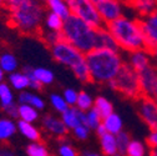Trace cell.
<instances>
[{"label": "cell", "instance_id": "cell-45", "mask_svg": "<svg viewBox=\"0 0 157 156\" xmlns=\"http://www.w3.org/2000/svg\"><path fill=\"white\" fill-rule=\"evenodd\" d=\"M82 156H104L101 152H95V151H84Z\"/></svg>", "mask_w": 157, "mask_h": 156}, {"label": "cell", "instance_id": "cell-19", "mask_svg": "<svg viewBox=\"0 0 157 156\" xmlns=\"http://www.w3.org/2000/svg\"><path fill=\"white\" fill-rule=\"evenodd\" d=\"M45 5L49 8L50 13L57 15L59 18H61L64 21L71 15L69 4H67V2H64V0H48Z\"/></svg>", "mask_w": 157, "mask_h": 156}, {"label": "cell", "instance_id": "cell-36", "mask_svg": "<svg viewBox=\"0 0 157 156\" xmlns=\"http://www.w3.org/2000/svg\"><path fill=\"white\" fill-rule=\"evenodd\" d=\"M41 39L44 40V43L48 45V46H54L55 44L60 43L63 39V34L61 33H56V31H49V30H45L41 33Z\"/></svg>", "mask_w": 157, "mask_h": 156}, {"label": "cell", "instance_id": "cell-5", "mask_svg": "<svg viewBox=\"0 0 157 156\" xmlns=\"http://www.w3.org/2000/svg\"><path fill=\"white\" fill-rule=\"evenodd\" d=\"M50 51L54 60L57 61L59 64L67 66L81 83L91 81L86 63V55L84 53L77 50L65 40H61L60 43L51 46Z\"/></svg>", "mask_w": 157, "mask_h": 156}, {"label": "cell", "instance_id": "cell-10", "mask_svg": "<svg viewBox=\"0 0 157 156\" xmlns=\"http://www.w3.org/2000/svg\"><path fill=\"white\" fill-rule=\"evenodd\" d=\"M139 83L141 89V95L151 97L157 86V66L150 65L147 69L139 72Z\"/></svg>", "mask_w": 157, "mask_h": 156}, {"label": "cell", "instance_id": "cell-15", "mask_svg": "<svg viewBox=\"0 0 157 156\" xmlns=\"http://www.w3.org/2000/svg\"><path fill=\"white\" fill-rule=\"evenodd\" d=\"M126 5L135 9L141 18H146L157 10V2L155 0H137V2L126 3Z\"/></svg>", "mask_w": 157, "mask_h": 156}, {"label": "cell", "instance_id": "cell-30", "mask_svg": "<svg viewBox=\"0 0 157 156\" xmlns=\"http://www.w3.org/2000/svg\"><path fill=\"white\" fill-rule=\"evenodd\" d=\"M13 104H14V94L11 88L8 84L2 83L0 84V105H2L3 109H5Z\"/></svg>", "mask_w": 157, "mask_h": 156}, {"label": "cell", "instance_id": "cell-47", "mask_svg": "<svg viewBox=\"0 0 157 156\" xmlns=\"http://www.w3.org/2000/svg\"><path fill=\"white\" fill-rule=\"evenodd\" d=\"M150 53H151V55L155 57V59L157 60V46H156V48H153V49H152Z\"/></svg>", "mask_w": 157, "mask_h": 156}, {"label": "cell", "instance_id": "cell-22", "mask_svg": "<svg viewBox=\"0 0 157 156\" xmlns=\"http://www.w3.org/2000/svg\"><path fill=\"white\" fill-rule=\"evenodd\" d=\"M16 131H17V126L14 123V120L6 118L0 119V141L10 140Z\"/></svg>", "mask_w": 157, "mask_h": 156}, {"label": "cell", "instance_id": "cell-34", "mask_svg": "<svg viewBox=\"0 0 157 156\" xmlns=\"http://www.w3.org/2000/svg\"><path fill=\"white\" fill-rule=\"evenodd\" d=\"M101 124H102V118L94 107L86 112V125L90 127V130H96Z\"/></svg>", "mask_w": 157, "mask_h": 156}, {"label": "cell", "instance_id": "cell-1", "mask_svg": "<svg viewBox=\"0 0 157 156\" xmlns=\"http://www.w3.org/2000/svg\"><path fill=\"white\" fill-rule=\"evenodd\" d=\"M90 79L97 84H110L125 65L119 50L95 49L86 54Z\"/></svg>", "mask_w": 157, "mask_h": 156}, {"label": "cell", "instance_id": "cell-42", "mask_svg": "<svg viewBox=\"0 0 157 156\" xmlns=\"http://www.w3.org/2000/svg\"><path fill=\"white\" fill-rule=\"evenodd\" d=\"M147 145L150 149H157V129L150 131L147 136Z\"/></svg>", "mask_w": 157, "mask_h": 156}, {"label": "cell", "instance_id": "cell-35", "mask_svg": "<svg viewBox=\"0 0 157 156\" xmlns=\"http://www.w3.org/2000/svg\"><path fill=\"white\" fill-rule=\"evenodd\" d=\"M116 140H117V150L121 156H126V151L128 147V144L131 141L130 135L125 131H121L120 134L116 135Z\"/></svg>", "mask_w": 157, "mask_h": 156}, {"label": "cell", "instance_id": "cell-21", "mask_svg": "<svg viewBox=\"0 0 157 156\" xmlns=\"http://www.w3.org/2000/svg\"><path fill=\"white\" fill-rule=\"evenodd\" d=\"M96 49H109V50H120L116 41L113 40L112 35L105 28L97 30V44Z\"/></svg>", "mask_w": 157, "mask_h": 156}, {"label": "cell", "instance_id": "cell-38", "mask_svg": "<svg viewBox=\"0 0 157 156\" xmlns=\"http://www.w3.org/2000/svg\"><path fill=\"white\" fill-rule=\"evenodd\" d=\"M90 127L87 125H81V126H78L76 129L72 130V134L77 139V140H80V141H85L89 139V136H90Z\"/></svg>", "mask_w": 157, "mask_h": 156}, {"label": "cell", "instance_id": "cell-31", "mask_svg": "<svg viewBox=\"0 0 157 156\" xmlns=\"http://www.w3.org/2000/svg\"><path fill=\"white\" fill-rule=\"evenodd\" d=\"M26 155L28 156H51L48 147L40 141L30 142L26 146Z\"/></svg>", "mask_w": 157, "mask_h": 156}, {"label": "cell", "instance_id": "cell-17", "mask_svg": "<svg viewBox=\"0 0 157 156\" xmlns=\"http://www.w3.org/2000/svg\"><path fill=\"white\" fill-rule=\"evenodd\" d=\"M100 139V147H101V154L104 156H116L119 154L117 150V140L116 135L106 132Z\"/></svg>", "mask_w": 157, "mask_h": 156}, {"label": "cell", "instance_id": "cell-20", "mask_svg": "<svg viewBox=\"0 0 157 156\" xmlns=\"http://www.w3.org/2000/svg\"><path fill=\"white\" fill-rule=\"evenodd\" d=\"M17 130L20 131V134L26 138L28 140H30L31 142H37L40 141V138H41V134H40V130H39L34 124H30V123H25V121H21L19 120L17 124Z\"/></svg>", "mask_w": 157, "mask_h": 156}, {"label": "cell", "instance_id": "cell-14", "mask_svg": "<svg viewBox=\"0 0 157 156\" xmlns=\"http://www.w3.org/2000/svg\"><path fill=\"white\" fill-rule=\"evenodd\" d=\"M128 65L139 74L151 65V53L147 50H139L130 53Z\"/></svg>", "mask_w": 157, "mask_h": 156}, {"label": "cell", "instance_id": "cell-25", "mask_svg": "<svg viewBox=\"0 0 157 156\" xmlns=\"http://www.w3.org/2000/svg\"><path fill=\"white\" fill-rule=\"evenodd\" d=\"M33 74L36 77V80L40 83L43 86L44 85H50L55 80V75L50 69L39 66V68H33Z\"/></svg>", "mask_w": 157, "mask_h": 156}, {"label": "cell", "instance_id": "cell-43", "mask_svg": "<svg viewBox=\"0 0 157 156\" xmlns=\"http://www.w3.org/2000/svg\"><path fill=\"white\" fill-rule=\"evenodd\" d=\"M0 156H15V154L5 147H0Z\"/></svg>", "mask_w": 157, "mask_h": 156}, {"label": "cell", "instance_id": "cell-48", "mask_svg": "<svg viewBox=\"0 0 157 156\" xmlns=\"http://www.w3.org/2000/svg\"><path fill=\"white\" fill-rule=\"evenodd\" d=\"M152 99L156 101V104H157V86H156V89H155V91H153V94H152Z\"/></svg>", "mask_w": 157, "mask_h": 156}, {"label": "cell", "instance_id": "cell-33", "mask_svg": "<svg viewBox=\"0 0 157 156\" xmlns=\"http://www.w3.org/2000/svg\"><path fill=\"white\" fill-rule=\"evenodd\" d=\"M50 104H51V106L54 107L55 111L60 112V114H64L70 107L66 104L63 95H60V94H51L50 95Z\"/></svg>", "mask_w": 157, "mask_h": 156}, {"label": "cell", "instance_id": "cell-6", "mask_svg": "<svg viewBox=\"0 0 157 156\" xmlns=\"http://www.w3.org/2000/svg\"><path fill=\"white\" fill-rule=\"evenodd\" d=\"M111 89L122 94L128 99L139 100L141 95L140 83H139V74H137L128 64H125L117 76L109 84Z\"/></svg>", "mask_w": 157, "mask_h": 156}, {"label": "cell", "instance_id": "cell-24", "mask_svg": "<svg viewBox=\"0 0 157 156\" xmlns=\"http://www.w3.org/2000/svg\"><path fill=\"white\" fill-rule=\"evenodd\" d=\"M94 109L99 112L102 119L107 118L109 115L113 112V106L110 100H107L105 96H97L94 100Z\"/></svg>", "mask_w": 157, "mask_h": 156}, {"label": "cell", "instance_id": "cell-40", "mask_svg": "<svg viewBox=\"0 0 157 156\" xmlns=\"http://www.w3.org/2000/svg\"><path fill=\"white\" fill-rule=\"evenodd\" d=\"M59 156H78V154L71 144L61 142L59 146Z\"/></svg>", "mask_w": 157, "mask_h": 156}, {"label": "cell", "instance_id": "cell-44", "mask_svg": "<svg viewBox=\"0 0 157 156\" xmlns=\"http://www.w3.org/2000/svg\"><path fill=\"white\" fill-rule=\"evenodd\" d=\"M95 131H96V134H97V136H99V138H101V136H104V135H105V134L107 132V131L105 130V127L102 126V124H101V125H100L99 127H97V129H96Z\"/></svg>", "mask_w": 157, "mask_h": 156}, {"label": "cell", "instance_id": "cell-46", "mask_svg": "<svg viewBox=\"0 0 157 156\" xmlns=\"http://www.w3.org/2000/svg\"><path fill=\"white\" fill-rule=\"evenodd\" d=\"M148 156H157V149H150Z\"/></svg>", "mask_w": 157, "mask_h": 156}, {"label": "cell", "instance_id": "cell-27", "mask_svg": "<svg viewBox=\"0 0 157 156\" xmlns=\"http://www.w3.org/2000/svg\"><path fill=\"white\" fill-rule=\"evenodd\" d=\"M39 111L30 105H19V119L25 123L34 124L39 120Z\"/></svg>", "mask_w": 157, "mask_h": 156}, {"label": "cell", "instance_id": "cell-9", "mask_svg": "<svg viewBox=\"0 0 157 156\" xmlns=\"http://www.w3.org/2000/svg\"><path fill=\"white\" fill-rule=\"evenodd\" d=\"M139 115L142 119V121L151 129V130H156L157 129V104L152 97H146V96H141L139 100Z\"/></svg>", "mask_w": 157, "mask_h": 156}, {"label": "cell", "instance_id": "cell-13", "mask_svg": "<svg viewBox=\"0 0 157 156\" xmlns=\"http://www.w3.org/2000/svg\"><path fill=\"white\" fill-rule=\"evenodd\" d=\"M43 127L49 131L50 134L55 135V136H60V138H64L67 134V127L65 126V124L63 123L61 118H56L54 115H45L43 120H41Z\"/></svg>", "mask_w": 157, "mask_h": 156}, {"label": "cell", "instance_id": "cell-26", "mask_svg": "<svg viewBox=\"0 0 157 156\" xmlns=\"http://www.w3.org/2000/svg\"><path fill=\"white\" fill-rule=\"evenodd\" d=\"M17 59L10 53H4L0 55V68L4 72L13 74L17 70Z\"/></svg>", "mask_w": 157, "mask_h": 156}, {"label": "cell", "instance_id": "cell-49", "mask_svg": "<svg viewBox=\"0 0 157 156\" xmlns=\"http://www.w3.org/2000/svg\"><path fill=\"white\" fill-rule=\"evenodd\" d=\"M4 74H5V72L2 70V68H0V84H2L3 80H4Z\"/></svg>", "mask_w": 157, "mask_h": 156}, {"label": "cell", "instance_id": "cell-7", "mask_svg": "<svg viewBox=\"0 0 157 156\" xmlns=\"http://www.w3.org/2000/svg\"><path fill=\"white\" fill-rule=\"evenodd\" d=\"M67 4L72 15L81 19L84 23L94 29H102L105 24L97 11L94 0H67Z\"/></svg>", "mask_w": 157, "mask_h": 156}, {"label": "cell", "instance_id": "cell-32", "mask_svg": "<svg viewBox=\"0 0 157 156\" xmlns=\"http://www.w3.org/2000/svg\"><path fill=\"white\" fill-rule=\"evenodd\" d=\"M146 145L139 140H131L126 151V156H145Z\"/></svg>", "mask_w": 157, "mask_h": 156}, {"label": "cell", "instance_id": "cell-2", "mask_svg": "<svg viewBox=\"0 0 157 156\" xmlns=\"http://www.w3.org/2000/svg\"><path fill=\"white\" fill-rule=\"evenodd\" d=\"M5 5L10 11L11 24L24 34H37L45 19L44 6L34 0H10Z\"/></svg>", "mask_w": 157, "mask_h": 156}, {"label": "cell", "instance_id": "cell-3", "mask_svg": "<svg viewBox=\"0 0 157 156\" xmlns=\"http://www.w3.org/2000/svg\"><path fill=\"white\" fill-rule=\"evenodd\" d=\"M106 29L112 35L119 49L127 53L147 50L146 36L141 28L140 20L128 19L124 15L116 21L106 25Z\"/></svg>", "mask_w": 157, "mask_h": 156}, {"label": "cell", "instance_id": "cell-37", "mask_svg": "<svg viewBox=\"0 0 157 156\" xmlns=\"http://www.w3.org/2000/svg\"><path fill=\"white\" fill-rule=\"evenodd\" d=\"M77 96H78V92H77L75 89H71V88L65 89V90H64V92H63V97L65 99L66 104H67L70 107H72V106H75V105H76Z\"/></svg>", "mask_w": 157, "mask_h": 156}, {"label": "cell", "instance_id": "cell-16", "mask_svg": "<svg viewBox=\"0 0 157 156\" xmlns=\"http://www.w3.org/2000/svg\"><path fill=\"white\" fill-rule=\"evenodd\" d=\"M17 100H19V105H30L34 109H36L37 111L45 109V101L43 97L39 96L37 94L30 92L28 90L21 91L17 97Z\"/></svg>", "mask_w": 157, "mask_h": 156}, {"label": "cell", "instance_id": "cell-50", "mask_svg": "<svg viewBox=\"0 0 157 156\" xmlns=\"http://www.w3.org/2000/svg\"><path fill=\"white\" fill-rule=\"evenodd\" d=\"M3 4H4V3H3V2H0V6H2V5H3Z\"/></svg>", "mask_w": 157, "mask_h": 156}, {"label": "cell", "instance_id": "cell-39", "mask_svg": "<svg viewBox=\"0 0 157 156\" xmlns=\"http://www.w3.org/2000/svg\"><path fill=\"white\" fill-rule=\"evenodd\" d=\"M24 72L26 74L28 79H29V88H30V89H33V90H40V89L43 88V85L39 83V81L36 80V77L34 76V74H33V68L26 66V68L24 69Z\"/></svg>", "mask_w": 157, "mask_h": 156}, {"label": "cell", "instance_id": "cell-18", "mask_svg": "<svg viewBox=\"0 0 157 156\" xmlns=\"http://www.w3.org/2000/svg\"><path fill=\"white\" fill-rule=\"evenodd\" d=\"M102 126L109 134H112V135H117L121 131H124V121L121 119V116L116 112H112L107 118L102 119Z\"/></svg>", "mask_w": 157, "mask_h": 156}, {"label": "cell", "instance_id": "cell-23", "mask_svg": "<svg viewBox=\"0 0 157 156\" xmlns=\"http://www.w3.org/2000/svg\"><path fill=\"white\" fill-rule=\"evenodd\" d=\"M9 84L15 90L25 91L29 88V79L24 71H15L9 75Z\"/></svg>", "mask_w": 157, "mask_h": 156}, {"label": "cell", "instance_id": "cell-11", "mask_svg": "<svg viewBox=\"0 0 157 156\" xmlns=\"http://www.w3.org/2000/svg\"><path fill=\"white\" fill-rule=\"evenodd\" d=\"M139 20L146 36L147 51H151L153 48L157 46V10L153 14L146 18H141Z\"/></svg>", "mask_w": 157, "mask_h": 156}, {"label": "cell", "instance_id": "cell-29", "mask_svg": "<svg viewBox=\"0 0 157 156\" xmlns=\"http://www.w3.org/2000/svg\"><path fill=\"white\" fill-rule=\"evenodd\" d=\"M94 100L95 99H92V96L89 92L80 91L77 96V101H76L75 107H77L78 110H81L84 112H87L89 110H91L94 107Z\"/></svg>", "mask_w": 157, "mask_h": 156}, {"label": "cell", "instance_id": "cell-12", "mask_svg": "<svg viewBox=\"0 0 157 156\" xmlns=\"http://www.w3.org/2000/svg\"><path fill=\"white\" fill-rule=\"evenodd\" d=\"M61 120L67 127V130H74L81 125H86V112L72 106L69 107L64 114H61Z\"/></svg>", "mask_w": 157, "mask_h": 156}, {"label": "cell", "instance_id": "cell-8", "mask_svg": "<svg viewBox=\"0 0 157 156\" xmlns=\"http://www.w3.org/2000/svg\"><path fill=\"white\" fill-rule=\"evenodd\" d=\"M94 4L99 11L105 26L124 16V6L120 2H116V0H94Z\"/></svg>", "mask_w": 157, "mask_h": 156}, {"label": "cell", "instance_id": "cell-4", "mask_svg": "<svg viewBox=\"0 0 157 156\" xmlns=\"http://www.w3.org/2000/svg\"><path fill=\"white\" fill-rule=\"evenodd\" d=\"M97 30L99 29L91 28L81 19L71 14L64 21L61 34L66 43L71 44L74 48L86 55L87 53L96 49Z\"/></svg>", "mask_w": 157, "mask_h": 156}, {"label": "cell", "instance_id": "cell-28", "mask_svg": "<svg viewBox=\"0 0 157 156\" xmlns=\"http://www.w3.org/2000/svg\"><path fill=\"white\" fill-rule=\"evenodd\" d=\"M44 25L46 28V30L49 31H56V33H61L63 26H64V20L61 18H59L57 15L52 14V13H48L45 15L44 19Z\"/></svg>", "mask_w": 157, "mask_h": 156}, {"label": "cell", "instance_id": "cell-41", "mask_svg": "<svg viewBox=\"0 0 157 156\" xmlns=\"http://www.w3.org/2000/svg\"><path fill=\"white\" fill-rule=\"evenodd\" d=\"M4 111H5V114L8 115V118H10L11 120L13 119H17L19 118V105L17 104H13V105H10V106H8V107H5L4 109Z\"/></svg>", "mask_w": 157, "mask_h": 156}]
</instances>
